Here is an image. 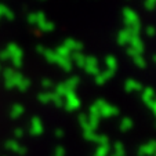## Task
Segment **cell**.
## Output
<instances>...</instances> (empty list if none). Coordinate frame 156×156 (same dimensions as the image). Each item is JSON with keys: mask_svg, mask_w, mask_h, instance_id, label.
<instances>
[{"mask_svg": "<svg viewBox=\"0 0 156 156\" xmlns=\"http://www.w3.org/2000/svg\"><path fill=\"white\" fill-rule=\"evenodd\" d=\"M39 28H40L41 30H44V32H51V30L54 29V25L51 24V22H48V20H46L44 22H41V24L39 25Z\"/></svg>", "mask_w": 156, "mask_h": 156, "instance_id": "ac0fdd59", "label": "cell"}, {"mask_svg": "<svg viewBox=\"0 0 156 156\" xmlns=\"http://www.w3.org/2000/svg\"><path fill=\"white\" fill-rule=\"evenodd\" d=\"M155 3H156V0H147V2H145V7H147L148 10H152L153 7H155Z\"/></svg>", "mask_w": 156, "mask_h": 156, "instance_id": "cb8c5ba5", "label": "cell"}, {"mask_svg": "<svg viewBox=\"0 0 156 156\" xmlns=\"http://www.w3.org/2000/svg\"><path fill=\"white\" fill-rule=\"evenodd\" d=\"M64 155H65L64 148H62V147L57 148V151H55V156H64Z\"/></svg>", "mask_w": 156, "mask_h": 156, "instance_id": "d4e9b609", "label": "cell"}, {"mask_svg": "<svg viewBox=\"0 0 156 156\" xmlns=\"http://www.w3.org/2000/svg\"><path fill=\"white\" fill-rule=\"evenodd\" d=\"M149 106H151V109H152L153 112H155V115H156V101H153V102Z\"/></svg>", "mask_w": 156, "mask_h": 156, "instance_id": "83f0119b", "label": "cell"}, {"mask_svg": "<svg viewBox=\"0 0 156 156\" xmlns=\"http://www.w3.org/2000/svg\"><path fill=\"white\" fill-rule=\"evenodd\" d=\"M134 62H136V64L138 65L140 68H144V66H145V61L142 59V57H141V55L134 57Z\"/></svg>", "mask_w": 156, "mask_h": 156, "instance_id": "7402d4cb", "label": "cell"}, {"mask_svg": "<svg viewBox=\"0 0 156 156\" xmlns=\"http://www.w3.org/2000/svg\"><path fill=\"white\" fill-rule=\"evenodd\" d=\"M109 155V145H100L95 152V156H108Z\"/></svg>", "mask_w": 156, "mask_h": 156, "instance_id": "2e32d148", "label": "cell"}, {"mask_svg": "<svg viewBox=\"0 0 156 156\" xmlns=\"http://www.w3.org/2000/svg\"><path fill=\"white\" fill-rule=\"evenodd\" d=\"M153 59H155V62H156V55H155V58H153Z\"/></svg>", "mask_w": 156, "mask_h": 156, "instance_id": "4dcf8cb0", "label": "cell"}, {"mask_svg": "<svg viewBox=\"0 0 156 156\" xmlns=\"http://www.w3.org/2000/svg\"><path fill=\"white\" fill-rule=\"evenodd\" d=\"M73 58H75V62H76L79 66H84L86 57L83 55L82 53H75V54H73Z\"/></svg>", "mask_w": 156, "mask_h": 156, "instance_id": "e0dca14e", "label": "cell"}, {"mask_svg": "<svg viewBox=\"0 0 156 156\" xmlns=\"http://www.w3.org/2000/svg\"><path fill=\"white\" fill-rule=\"evenodd\" d=\"M22 112H24V108H22V106L21 105H14L12 106V109H11V116L12 118H18Z\"/></svg>", "mask_w": 156, "mask_h": 156, "instance_id": "d6986e66", "label": "cell"}, {"mask_svg": "<svg viewBox=\"0 0 156 156\" xmlns=\"http://www.w3.org/2000/svg\"><path fill=\"white\" fill-rule=\"evenodd\" d=\"M111 156H115V155H113V153H112V155H111Z\"/></svg>", "mask_w": 156, "mask_h": 156, "instance_id": "d6a6232c", "label": "cell"}, {"mask_svg": "<svg viewBox=\"0 0 156 156\" xmlns=\"http://www.w3.org/2000/svg\"><path fill=\"white\" fill-rule=\"evenodd\" d=\"M112 73H113V71H106L105 73H98L97 76H95V82H97L98 84H102V83H105L109 77L112 76Z\"/></svg>", "mask_w": 156, "mask_h": 156, "instance_id": "ba28073f", "label": "cell"}, {"mask_svg": "<svg viewBox=\"0 0 156 156\" xmlns=\"http://www.w3.org/2000/svg\"><path fill=\"white\" fill-rule=\"evenodd\" d=\"M50 86H51L50 80H43V87H50Z\"/></svg>", "mask_w": 156, "mask_h": 156, "instance_id": "f1b7e54d", "label": "cell"}, {"mask_svg": "<svg viewBox=\"0 0 156 156\" xmlns=\"http://www.w3.org/2000/svg\"><path fill=\"white\" fill-rule=\"evenodd\" d=\"M28 21H29L30 24H37V14H36V12H33V14H29V17H28Z\"/></svg>", "mask_w": 156, "mask_h": 156, "instance_id": "603a6c76", "label": "cell"}, {"mask_svg": "<svg viewBox=\"0 0 156 156\" xmlns=\"http://www.w3.org/2000/svg\"><path fill=\"white\" fill-rule=\"evenodd\" d=\"M57 64L61 65L65 71H71V68H72V65L68 58H61V57H58V58H57Z\"/></svg>", "mask_w": 156, "mask_h": 156, "instance_id": "30bf717a", "label": "cell"}, {"mask_svg": "<svg viewBox=\"0 0 156 156\" xmlns=\"http://www.w3.org/2000/svg\"><path fill=\"white\" fill-rule=\"evenodd\" d=\"M130 41H131V50H134L137 54H140L141 55L142 51H144V44H142L141 39L138 37V36H130Z\"/></svg>", "mask_w": 156, "mask_h": 156, "instance_id": "5b68a950", "label": "cell"}, {"mask_svg": "<svg viewBox=\"0 0 156 156\" xmlns=\"http://www.w3.org/2000/svg\"><path fill=\"white\" fill-rule=\"evenodd\" d=\"M124 88L127 91H134V90H141V84L136 80H127L126 84H124Z\"/></svg>", "mask_w": 156, "mask_h": 156, "instance_id": "52a82bcc", "label": "cell"}, {"mask_svg": "<svg viewBox=\"0 0 156 156\" xmlns=\"http://www.w3.org/2000/svg\"><path fill=\"white\" fill-rule=\"evenodd\" d=\"M118 41L120 44H126L127 41H130V33L127 30H122L118 36Z\"/></svg>", "mask_w": 156, "mask_h": 156, "instance_id": "4fadbf2b", "label": "cell"}, {"mask_svg": "<svg viewBox=\"0 0 156 156\" xmlns=\"http://www.w3.org/2000/svg\"><path fill=\"white\" fill-rule=\"evenodd\" d=\"M113 148H115V153H113L115 156H126V149L122 142H116Z\"/></svg>", "mask_w": 156, "mask_h": 156, "instance_id": "5bb4252c", "label": "cell"}, {"mask_svg": "<svg viewBox=\"0 0 156 156\" xmlns=\"http://www.w3.org/2000/svg\"><path fill=\"white\" fill-rule=\"evenodd\" d=\"M79 105H80V101L77 100V97L73 94V93H69L68 94V97H66V108L69 109V111H73V109H77L79 108Z\"/></svg>", "mask_w": 156, "mask_h": 156, "instance_id": "8992f818", "label": "cell"}, {"mask_svg": "<svg viewBox=\"0 0 156 156\" xmlns=\"http://www.w3.org/2000/svg\"><path fill=\"white\" fill-rule=\"evenodd\" d=\"M106 64H108V66H109V71H115L116 69V58H113V57H106Z\"/></svg>", "mask_w": 156, "mask_h": 156, "instance_id": "ffe728a7", "label": "cell"}, {"mask_svg": "<svg viewBox=\"0 0 156 156\" xmlns=\"http://www.w3.org/2000/svg\"><path fill=\"white\" fill-rule=\"evenodd\" d=\"M131 127H133V120L131 119L124 118L123 120H122V123H120V130L122 131H129Z\"/></svg>", "mask_w": 156, "mask_h": 156, "instance_id": "7c38bea8", "label": "cell"}, {"mask_svg": "<svg viewBox=\"0 0 156 156\" xmlns=\"http://www.w3.org/2000/svg\"><path fill=\"white\" fill-rule=\"evenodd\" d=\"M55 134H57V136H58V137H62V136H64V133H62L61 130H57V133H55Z\"/></svg>", "mask_w": 156, "mask_h": 156, "instance_id": "f546056e", "label": "cell"}, {"mask_svg": "<svg viewBox=\"0 0 156 156\" xmlns=\"http://www.w3.org/2000/svg\"><path fill=\"white\" fill-rule=\"evenodd\" d=\"M147 33H149L151 36H153V35H155V29H153L152 27H151V28H148V29H147Z\"/></svg>", "mask_w": 156, "mask_h": 156, "instance_id": "4316f807", "label": "cell"}, {"mask_svg": "<svg viewBox=\"0 0 156 156\" xmlns=\"http://www.w3.org/2000/svg\"><path fill=\"white\" fill-rule=\"evenodd\" d=\"M84 68L88 73H93L97 76L100 72H98V65H97V59L95 58H91V57H88L86 58V62H84Z\"/></svg>", "mask_w": 156, "mask_h": 156, "instance_id": "3957f363", "label": "cell"}, {"mask_svg": "<svg viewBox=\"0 0 156 156\" xmlns=\"http://www.w3.org/2000/svg\"><path fill=\"white\" fill-rule=\"evenodd\" d=\"M22 79V75L15 72L14 69L9 68L4 71V80H6V87L7 88H14L17 87V84L20 83V80Z\"/></svg>", "mask_w": 156, "mask_h": 156, "instance_id": "7a4b0ae2", "label": "cell"}, {"mask_svg": "<svg viewBox=\"0 0 156 156\" xmlns=\"http://www.w3.org/2000/svg\"><path fill=\"white\" fill-rule=\"evenodd\" d=\"M29 84H30L29 80H28V79H24V77H22V79L20 80V83L17 84V88L20 90V91H27L28 88H29Z\"/></svg>", "mask_w": 156, "mask_h": 156, "instance_id": "9a60e30c", "label": "cell"}, {"mask_svg": "<svg viewBox=\"0 0 156 156\" xmlns=\"http://www.w3.org/2000/svg\"><path fill=\"white\" fill-rule=\"evenodd\" d=\"M6 50H7V53H9V58H11L14 66L20 68L21 64H22V50L14 43L9 44V47H7Z\"/></svg>", "mask_w": 156, "mask_h": 156, "instance_id": "6da1fadb", "label": "cell"}, {"mask_svg": "<svg viewBox=\"0 0 156 156\" xmlns=\"http://www.w3.org/2000/svg\"><path fill=\"white\" fill-rule=\"evenodd\" d=\"M142 98H144V101L148 104V105H151V104L153 102V90L152 88H147V90L144 91Z\"/></svg>", "mask_w": 156, "mask_h": 156, "instance_id": "8fae6325", "label": "cell"}, {"mask_svg": "<svg viewBox=\"0 0 156 156\" xmlns=\"http://www.w3.org/2000/svg\"><path fill=\"white\" fill-rule=\"evenodd\" d=\"M39 101L40 102H43V104H47L48 101H50V94H46V93H41L40 95H39Z\"/></svg>", "mask_w": 156, "mask_h": 156, "instance_id": "44dd1931", "label": "cell"}, {"mask_svg": "<svg viewBox=\"0 0 156 156\" xmlns=\"http://www.w3.org/2000/svg\"><path fill=\"white\" fill-rule=\"evenodd\" d=\"M153 156H156V152H155V153H153Z\"/></svg>", "mask_w": 156, "mask_h": 156, "instance_id": "1f68e13d", "label": "cell"}, {"mask_svg": "<svg viewBox=\"0 0 156 156\" xmlns=\"http://www.w3.org/2000/svg\"><path fill=\"white\" fill-rule=\"evenodd\" d=\"M0 59H9V53H7V50L0 51Z\"/></svg>", "mask_w": 156, "mask_h": 156, "instance_id": "484cf974", "label": "cell"}, {"mask_svg": "<svg viewBox=\"0 0 156 156\" xmlns=\"http://www.w3.org/2000/svg\"><path fill=\"white\" fill-rule=\"evenodd\" d=\"M155 152H156V149H155V142L153 141H151L149 144L141 145L140 149H138V155L140 156H152Z\"/></svg>", "mask_w": 156, "mask_h": 156, "instance_id": "277c9868", "label": "cell"}, {"mask_svg": "<svg viewBox=\"0 0 156 156\" xmlns=\"http://www.w3.org/2000/svg\"><path fill=\"white\" fill-rule=\"evenodd\" d=\"M43 131V126H41V122L37 118H33L32 120V134H40Z\"/></svg>", "mask_w": 156, "mask_h": 156, "instance_id": "9c48e42d", "label": "cell"}]
</instances>
